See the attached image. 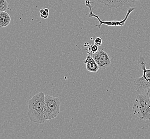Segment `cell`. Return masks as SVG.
Wrapping results in <instances>:
<instances>
[{"label": "cell", "mask_w": 150, "mask_h": 139, "mask_svg": "<svg viewBox=\"0 0 150 139\" xmlns=\"http://www.w3.org/2000/svg\"><path fill=\"white\" fill-rule=\"evenodd\" d=\"M45 96L43 92H40L28 102V116L31 122L38 124H43L46 122L44 112Z\"/></svg>", "instance_id": "1"}, {"label": "cell", "mask_w": 150, "mask_h": 139, "mask_svg": "<svg viewBox=\"0 0 150 139\" xmlns=\"http://www.w3.org/2000/svg\"><path fill=\"white\" fill-rule=\"evenodd\" d=\"M133 113L143 120H150V98L146 93L139 94L136 98Z\"/></svg>", "instance_id": "2"}, {"label": "cell", "mask_w": 150, "mask_h": 139, "mask_svg": "<svg viewBox=\"0 0 150 139\" xmlns=\"http://www.w3.org/2000/svg\"><path fill=\"white\" fill-rule=\"evenodd\" d=\"M140 68L143 73L141 77L134 80V88L137 93L139 94L146 93L150 87V69H146V60L144 56H141L139 59Z\"/></svg>", "instance_id": "3"}, {"label": "cell", "mask_w": 150, "mask_h": 139, "mask_svg": "<svg viewBox=\"0 0 150 139\" xmlns=\"http://www.w3.org/2000/svg\"><path fill=\"white\" fill-rule=\"evenodd\" d=\"M61 102L58 97L45 96L44 112L46 120L54 119L60 113Z\"/></svg>", "instance_id": "4"}, {"label": "cell", "mask_w": 150, "mask_h": 139, "mask_svg": "<svg viewBox=\"0 0 150 139\" xmlns=\"http://www.w3.org/2000/svg\"><path fill=\"white\" fill-rule=\"evenodd\" d=\"M89 55L94 58L100 69H106L111 64V58L109 55L103 50L98 49L96 52Z\"/></svg>", "instance_id": "5"}, {"label": "cell", "mask_w": 150, "mask_h": 139, "mask_svg": "<svg viewBox=\"0 0 150 139\" xmlns=\"http://www.w3.org/2000/svg\"><path fill=\"white\" fill-rule=\"evenodd\" d=\"M129 1L130 0H98V2L107 6L109 9L121 8L127 5ZM85 6L90 9L89 14L93 13L92 8L95 6L92 5L90 0H85Z\"/></svg>", "instance_id": "6"}, {"label": "cell", "mask_w": 150, "mask_h": 139, "mask_svg": "<svg viewBox=\"0 0 150 139\" xmlns=\"http://www.w3.org/2000/svg\"><path fill=\"white\" fill-rule=\"evenodd\" d=\"M135 10V8H129L127 10V14L125 16L124 18L122 20L120 21H104V20H101V19L99 17V16L98 15H95V14L93 12L91 14H88V16L90 18L95 17L99 21V24L98 25H95V26L98 27V29L101 28V26L102 25H105L107 26H124L126 21H127L128 18L130 14Z\"/></svg>", "instance_id": "7"}, {"label": "cell", "mask_w": 150, "mask_h": 139, "mask_svg": "<svg viewBox=\"0 0 150 139\" xmlns=\"http://www.w3.org/2000/svg\"><path fill=\"white\" fill-rule=\"evenodd\" d=\"M84 63L86 65V69L89 72H97L98 70L100 69L98 65L94 59V58L89 54H88L86 58L84 60Z\"/></svg>", "instance_id": "8"}, {"label": "cell", "mask_w": 150, "mask_h": 139, "mask_svg": "<svg viewBox=\"0 0 150 139\" xmlns=\"http://www.w3.org/2000/svg\"><path fill=\"white\" fill-rule=\"evenodd\" d=\"M11 17L6 11L0 12V28L6 27L11 22Z\"/></svg>", "instance_id": "9"}, {"label": "cell", "mask_w": 150, "mask_h": 139, "mask_svg": "<svg viewBox=\"0 0 150 139\" xmlns=\"http://www.w3.org/2000/svg\"><path fill=\"white\" fill-rule=\"evenodd\" d=\"M9 4L6 0H0V12L6 11L8 8Z\"/></svg>", "instance_id": "10"}, {"label": "cell", "mask_w": 150, "mask_h": 139, "mask_svg": "<svg viewBox=\"0 0 150 139\" xmlns=\"http://www.w3.org/2000/svg\"><path fill=\"white\" fill-rule=\"evenodd\" d=\"M98 50V46L95 44H93V45H90L88 49H87V52L88 54H93L96 52Z\"/></svg>", "instance_id": "11"}, {"label": "cell", "mask_w": 150, "mask_h": 139, "mask_svg": "<svg viewBox=\"0 0 150 139\" xmlns=\"http://www.w3.org/2000/svg\"><path fill=\"white\" fill-rule=\"evenodd\" d=\"M49 9L48 8H45V9H41L40 10V17L43 19H46L49 17Z\"/></svg>", "instance_id": "12"}, {"label": "cell", "mask_w": 150, "mask_h": 139, "mask_svg": "<svg viewBox=\"0 0 150 139\" xmlns=\"http://www.w3.org/2000/svg\"><path fill=\"white\" fill-rule=\"evenodd\" d=\"M94 44L98 46H100L102 44V40L100 37H97L95 38V40L94 41Z\"/></svg>", "instance_id": "13"}, {"label": "cell", "mask_w": 150, "mask_h": 139, "mask_svg": "<svg viewBox=\"0 0 150 139\" xmlns=\"http://www.w3.org/2000/svg\"><path fill=\"white\" fill-rule=\"evenodd\" d=\"M147 93L148 94V95L149 96V97H150V87L149 88V89L147 90Z\"/></svg>", "instance_id": "14"}, {"label": "cell", "mask_w": 150, "mask_h": 139, "mask_svg": "<svg viewBox=\"0 0 150 139\" xmlns=\"http://www.w3.org/2000/svg\"><path fill=\"white\" fill-rule=\"evenodd\" d=\"M132 1H139V0H132Z\"/></svg>", "instance_id": "15"}]
</instances>
